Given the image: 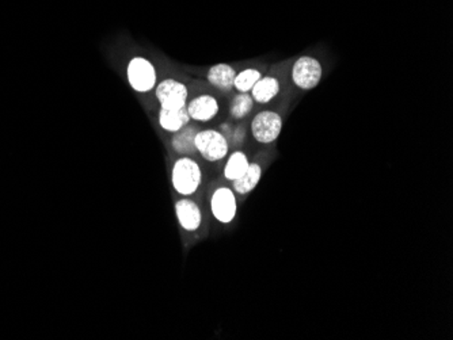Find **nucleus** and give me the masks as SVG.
<instances>
[{
	"label": "nucleus",
	"mask_w": 453,
	"mask_h": 340,
	"mask_svg": "<svg viewBox=\"0 0 453 340\" xmlns=\"http://www.w3.org/2000/svg\"><path fill=\"white\" fill-rule=\"evenodd\" d=\"M201 182L203 171L191 156H181L175 160L172 170V183L179 196L190 197L196 194Z\"/></svg>",
	"instance_id": "nucleus-1"
},
{
	"label": "nucleus",
	"mask_w": 453,
	"mask_h": 340,
	"mask_svg": "<svg viewBox=\"0 0 453 340\" xmlns=\"http://www.w3.org/2000/svg\"><path fill=\"white\" fill-rule=\"evenodd\" d=\"M126 76L136 93H150L157 87V68L154 62L142 56H136L128 62Z\"/></svg>",
	"instance_id": "nucleus-2"
},
{
	"label": "nucleus",
	"mask_w": 453,
	"mask_h": 340,
	"mask_svg": "<svg viewBox=\"0 0 453 340\" xmlns=\"http://www.w3.org/2000/svg\"><path fill=\"white\" fill-rule=\"evenodd\" d=\"M196 149L203 160L216 163L228 156L230 144L225 135L216 129H203L196 135Z\"/></svg>",
	"instance_id": "nucleus-3"
},
{
	"label": "nucleus",
	"mask_w": 453,
	"mask_h": 340,
	"mask_svg": "<svg viewBox=\"0 0 453 340\" xmlns=\"http://www.w3.org/2000/svg\"><path fill=\"white\" fill-rule=\"evenodd\" d=\"M282 117L273 110L258 113L251 121V135L259 144H272L280 137L282 130Z\"/></svg>",
	"instance_id": "nucleus-4"
},
{
	"label": "nucleus",
	"mask_w": 453,
	"mask_h": 340,
	"mask_svg": "<svg viewBox=\"0 0 453 340\" xmlns=\"http://www.w3.org/2000/svg\"><path fill=\"white\" fill-rule=\"evenodd\" d=\"M323 76V67L313 56H301L292 67V81L300 90H313Z\"/></svg>",
	"instance_id": "nucleus-5"
},
{
	"label": "nucleus",
	"mask_w": 453,
	"mask_h": 340,
	"mask_svg": "<svg viewBox=\"0 0 453 340\" xmlns=\"http://www.w3.org/2000/svg\"><path fill=\"white\" fill-rule=\"evenodd\" d=\"M155 95L160 108L164 110H179L188 105V87L175 79H164L160 81L155 87Z\"/></svg>",
	"instance_id": "nucleus-6"
},
{
	"label": "nucleus",
	"mask_w": 453,
	"mask_h": 340,
	"mask_svg": "<svg viewBox=\"0 0 453 340\" xmlns=\"http://www.w3.org/2000/svg\"><path fill=\"white\" fill-rule=\"evenodd\" d=\"M211 210L220 224H231L237 215V201L235 191L230 187H219L211 198Z\"/></svg>",
	"instance_id": "nucleus-7"
},
{
	"label": "nucleus",
	"mask_w": 453,
	"mask_h": 340,
	"mask_svg": "<svg viewBox=\"0 0 453 340\" xmlns=\"http://www.w3.org/2000/svg\"><path fill=\"white\" fill-rule=\"evenodd\" d=\"M186 110L193 121L209 123L219 114L220 105L213 95L203 94L191 99L186 105Z\"/></svg>",
	"instance_id": "nucleus-8"
},
{
	"label": "nucleus",
	"mask_w": 453,
	"mask_h": 340,
	"mask_svg": "<svg viewBox=\"0 0 453 340\" xmlns=\"http://www.w3.org/2000/svg\"><path fill=\"white\" fill-rule=\"evenodd\" d=\"M175 215L179 225L186 232H196L203 224L200 206L189 198H182L175 203Z\"/></svg>",
	"instance_id": "nucleus-9"
},
{
	"label": "nucleus",
	"mask_w": 453,
	"mask_h": 340,
	"mask_svg": "<svg viewBox=\"0 0 453 340\" xmlns=\"http://www.w3.org/2000/svg\"><path fill=\"white\" fill-rule=\"evenodd\" d=\"M236 74L237 72L235 71L233 65L225 64V62H220V64H215V65H212L209 68L206 79H208V81L212 86L218 87L219 90L230 91V90L234 89V80Z\"/></svg>",
	"instance_id": "nucleus-10"
},
{
	"label": "nucleus",
	"mask_w": 453,
	"mask_h": 340,
	"mask_svg": "<svg viewBox=\"0 0 453 340\" xmlns=\"http://www.w3.org/2000/svg\"><path fill=\"white\" fill-rule=\"evenodd\" d=\"M191 121L189 115L188 110L179 108V110H164L160 108L159 111V126L166 130L167 133H177L185 126H188Z\"/></svg>",
	"instance_id": "nucleus-11"
},
{
	"label": "nucleus",
	"mask_w": 453,
	"mask_h": 340,
	"mask_svg": "<svg viewBox=\"0 0 453 340\" xmlns=\"http://www.w3.org/2000/svg\"><path fill=\"white\" fill-rule=\"evenodd\" d=\"M280 90H281V84L279 79L274 76H262L252 87L250 95L254 102L266 105L272 102L280 94Z\"/></svg>",
	"instance_id": "nucleus-12"
},
{
	"label": "nucleus",
	"mask_w": 453,
	"mask_h": 340,
	"mask_svg": "<svg viewBox=\"0 0 453 340\" xmlns=\"http://www.w3.org/2000/svg\"><path fill=\"white\" fill-rule=\"evenodd\" d=\"M198 129L189 124L179 132L174 133L172 140V149L181 156H191L197 152L196 149V135Z\"/></svg>",
	"instance_id": "nucleus-13"
},
{
	"label": "nucleus",
	"mask_w": 453,
	"mask_h": 340,
	"mask_svg": "<svg viewBox=\"0 0 453 340\" xmlns=\"http://www.w3.org/2000/svg\"><path fill=\"white\" fill-rule=\"evenodd\" d=\"M262 178V167L258 163H250L247 171L233 182V190L239 196H246L251 193Z\"/></svg>",
	"instance_id": "nucleus-14"
},
{
	"label": "nucleus",
	"mask_w": 453,
	"mask_h": 340,
	"mask_svg": "<svg viewBox=\"0 0 453 340\" xmlns=\"http://www.w3.org/2000/svg\"><path fill=\"white\" fill-rule=\"evenodd\" d=\"M250 166V160L247 155L242 151H235L228 156L227 163L224 166V178L230 182L239 179Z\"/></svg>",
	"instance_id": "nucleus-15"
},
{
	"label": "nucleus",
	"mask_w": 453,
	"mask_h": 340,
	"mask_svg": "<svg viewBox=\"0 0 453 340\" xmlns=\"http://www.w3.org/2000/svg\"><path fill=\"white\" fill-rule=\"evenodd\" d=\"M262 78V74L257 68H246L236 74L234 89L237 93H250L257 81Z\"/></svg>",
	"instance_id": "nucleus-16"
},
{
	"label": "nucleus",
	"mask_w": 453,
	"mask_h": 340,
	"mask_svg": "<svg viewBox=\"0 0 453 340\" xmlns=\"http://www.w3.org/2000/svg\"><path fill=\"white\" fill-rule=\"evenodd\" d=\"M252 108H254V99L250 93H239L237 96H235L231 103L230 113L235 120H243L245 117L250 114Z\"/></svg>",
	"instance_id": "nucleus-17"
}]
</instances>
